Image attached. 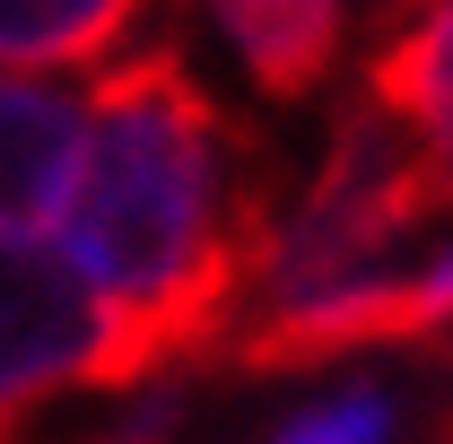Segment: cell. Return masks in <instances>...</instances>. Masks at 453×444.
Masks as SVG:
<instances>
[{"label": "cell", "instance_id": "6da1fadb", "mask_svg": "<svg viewBox=\"0 0 453 444\" xmlns=\"http://www.w3.org/2000/svg\"><path fill=\"white\" fill-rule=\"evenodd\" d=\"M219 105L174 53H131L88 96V149L61 201V253L96 279L140 384L235 323L271 201L235 183Z\"/></svg>", "mask_w": 453, "mask_h": 444}, {"label": "cell", "instance_id": "7a4b0ae2", "mask_svg": "<svg viewBox=\"0 0 453 444\" xmlns=\"http://www.w3.org/2000/svg\"><path fill=\"white\" fill-rule=\"evenodd\" d=\"M70 384H140L131 340L44 226H0V444L9 418Z\"/></svg>", "mask_w": 453, "mask_h": 444}, {"label": "cell", "instance_id": "3957f363", "mask_svg": "<svg viewBox=\"0 0 453 444\" xmlns=\"http://www.w3.org/2000/svg\"><path fill=\"white\" fill-rule=\"evenodd\" d=\"M88 149V96L0 61V226H53Z\"/></svg>", "mask_w": 453, "mask_h": 444}, {"label": "cell", "instance_id": "277c9868", "mask_svg": "<svg viewBox=\"0 0 453 444\" xmlns=\"http://www.w3.org/2000/svg\"><path fill=\"white\" fill-rule=\"evenodd\" d=\"M210 18L226 27L235 61L253 70L262 96H314L323 70L340 53V27H349V0H210Z\"/></svg>", "mask_w": 453, "mask_h": 444}, {"label": "cell", "instance_id": "5b68a950", "mask_svg": "<svg viewBox=\"0 0 453 444\" xmlns=\"http://www.w3.org/2000/svg\"><path fill=\"white\" fill-rule=\"evenodd\" d=\"M149 0H0V61L18 70H61V61H96L131 35Z\"/></svg>", "mask_w": 453, "mask_h": 444}, {"label": "cell", "instance_id": "8992f818", "mask_svg": "<svg viewBox=\"0 0 453 444\" xmlns=\"http://www.w3.org/2000/svg\"><path fill=\"white\" fill-rule=\"evenodd\" d=\"M366 105H384L393 122H410V131H453V0L418 35H401L393 53H375Z\"/></svg>", "mask_w": 453, "mask_h": 444}, {"label": "cell", "instance_id": "52a82bcc", "mask_svg": "<svg viewBox=\"0 0 453 444\" xmlns=\"http://www.w3.org/2000/svg\"><path fill=\"white\" fill-rule=\"evenodd\" d=\"M393 436V401L384 392H340L323 410H305L280 444H384Z\"/></svg>", "mask_w": 453, "mask_h": 444}, {"label": "cell", "instance_id": "ba28073f", "mask_svg": "<svg viewBox=\"0 0 453 444\" xmlns=\"http://www.w3.org/2000/svg\"><path fill=\"white\" fill-rule=\"evenodd\" d=\"M401 323H410V332H436V323H453V253H436V271L401 279Z\"/></svg>", "mask_w": 453, "mask_h": 444}]
</instances>
